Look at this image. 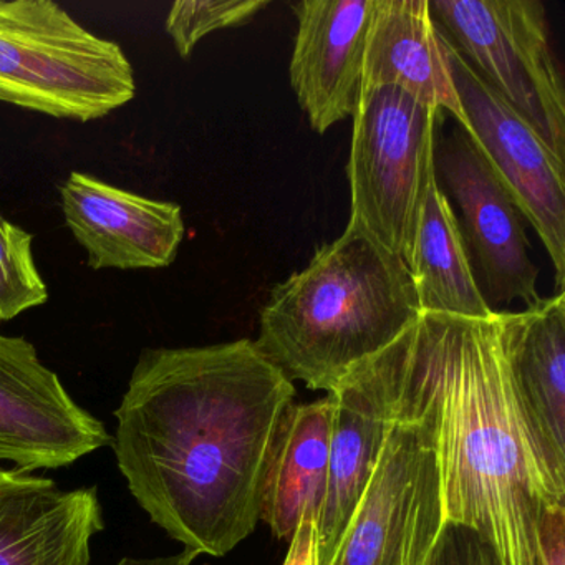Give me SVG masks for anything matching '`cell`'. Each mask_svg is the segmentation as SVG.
I'll return each instance as SVG.
<instances>
[{
  "instance_id": "1",
  "label": "cell",
  "mask_w": 565,
  "mask_h": 565,
  "mask_svg": "<svg viewBox=\"0 0 565 565\" xmlns=\"http://www.w3.org/2000/svg\"><path fill=\"white\" fill-rule=\"evenodd\" d=\"M292 380L254 340L145 349L115 409L114 449L135 501L188 551L223 557L260 521Z\"/></svg>"
},
{
  "instance_id": "2",
  "label": "cell",
  "mask_w": 565,
  "mask_h": 565,
  "mask_svg": "<svg viewBox=\"0 0 565 565\" xmlns=\"http://www.w3.org/2000/svg\"><path fill=\"white\" fill-rule=\"evenodd\" d=\"M398 340L409 388L435 433L446 524L478 534L499 565H541L542 518L565 505V478L515 395L502 313H422Z\"/></svg>"
},
{
  "instance_id": "3",
  "label": "cell",
  "mask_w": 565,
  "mask_h": 565,
  "mask_svg": "<svg viewBox=\"0 0 565 565\" xmlns=\"http://www.w3.org/2000/svg\"><path fill=\"white\" fill-rule=\"evenodd\" d=\"M422 316L409 267L360 224L323 244L274 287L260 312V352L287 379L332 392Z\"/></svg>"
},
{
  "instance_id": "4",
  "label": "cell",
  "mask_w": 565,
  "mask_h": 565,
  "mask_svg": "<svg viewBox=\"0 0 565 565\" xmlns=\"http://www.w3.org/2000/svg\"><path fill=\"white\" fill-rule=\"evenodd\" d=\"M135 95L134 67L120 45L51 0L0 2V102L85 124Z\"/></svg>"
},
{
  "instance_id": "5",
  "label": "cell",
  "mask_w": 565,
  "mask_h": 565,
  "mask_svg": "<svg viewBox=\"0 0 565 565\" xmlns=\"http://www.w3.org/2000/svg\"><path fill=\"white\" fill-rule=\"evenodd\" d=\"M443 111L392 85L363 88L353 115L347 180L350 221L409 267L426 191L435 178Z\"/></svg>"
},
{
  "instance_id": "6",
  "label": "cell",
  "mask_w": 565,
  "mask_h": 565,
  "mask_svg": "<svg viewBox=\"0 0 565 565\" xmlns=\"http://www.w3.org/2000/svg\"><path fill=\"white\" fill-rule=\"evenodd\" d=\"M399 413L330 565H428L446 527L431 422L406 379Z\"/></svg>"
},
{
  "instance_id": "7",
  "label": "cell",
  "mask_w": 565,
  "mask_h": 565,
  "mask_svg": "<svg viewBox=\"0 0 565 565\" xmlns=\"http://www.w3.org/2000/svg\"><path fill=\"white\" fill-rule=\"evenodd\" d=\"M462 61L565 163V90L539 0H428Z\"/></svg>"
},
{
  "instance_id": "8",
  "label": "cell",
  "mask_w": 565,
  "mask_h": 565,
  "mask_svg": "<svg viewBox=\"0 0 565 565\" xmlns=\"http://www.w3.org/2000/svg\"><path fill=\"white\" fill-rule=\"evenodd\" d=\"M438 186L451 204L476 282L488 306H534L539 269L531 259L524 216L471 135L456 127L436 143Z\"/></svg>"
},
{
  "instance_id": "9",
  "label": "cell",
  "mask_w": 565,
  "mask_h": 565,
  "mask_svg": "<svg viewBox=\"0 0 565 565\" xmlns=\"http://www.w3.org/2000/svg\"><path fill=\"white\" fill-rule=\"evenodd\" d=\"M443 44L468 124L466 131L501 178L524 220L534 227L554 266L557 290H564L565 163L552 154L505 102L479 81L445 39Z\"/></svg>"
},
{
  "instance_id": "10",
  "label": "cell",
  "mask_w": 565,
  "mask_h": 565,
  "mask_svg": "<svg viewBox=\"0 0 565 565\" xmlns=\"http://www.w3.org/2000/svg\"><path fill=\"white\" fill-rule=\"evenodd\" d=\"M111 441L29 340L0 333V461L28 472L67 468Z\"/></svg>"
},
{
  "instance_id": "11",
  "label": "cell",
  "mask_w": 565,
  "mask_h": 565,
  "mask_svg": "<svg viewBox=\"0 0 565 565\" xmlns=\"http://www.w3.org/2000/svg\"><path fill=\"white\" fill-rule=\"evenodd\" d=\"M395 345L356 365L332 392L329 484L317 521L319 565L332 564L399 413Z\"/></svg>"
},
{
  "instance_id": "12",
  "label": "cell",
  "mask_w": 565,
  "mask_h": 565,
  "mask_svg": "<svg viewBox=\"0 0 565 565\" xmlns=\"http://www.w3.org/2000/svg\"><path fill=\"white\" fill-rule=\"evenodd\" d=\"M65 223L92 269H161L174 263L186 226L180 204L150 200L74 171L61 188Z\"/></svg>"
},
{
  "instance_id": "13",
  "label": "cell",
  "mask_w": 565,
  "mask_h": 565,
  "mask_svg": "<svg viewBox=\"0 0 565 565\" xmlns=\"http://www.w3.org/2000/svg\"><path fill=\"white\" fill-rule=\"evenodd\" d=\"M376 0H302L290 85L319 135L353 117L363 92L366 39Z\"/></svg>"
},
{
  "instance_id": "14",
  "label": "cell",
  "mask_w": 565,
  "mask_h": 565,
  "mask_svg": "<svg viewBox=\"0 0 565 565\" xmlns=\"http://www.w3.org/2000/svg\"><path fill=\"white\" fill-rule=\"evenodd\" d=\"M104 529L97 486L68 491L47 476L0 468V565H90Z\"/></svg>"
},
{
  "instance_id": "15",
  "label": "cell",
  "mask_w": 565,
  "mask_h": 565,
  "mask_svg": "<svg viewBox=\"0 0 565 565\" xmlns=\"http://www.w3.org/2000/svg\"><path fill=\"white\" fill-rule=\"evenodd\" d=\"M502 342L515 395L548 465L565 478V294L502 310Z\"/></svg>"
},
{
  "instance_id": "16",
  "label": "cell",
  "mask_w": 565,
  "mask_h": 565,
  "mask_svg": "<svg viewBox=\"0 0 565 565\" xmlns=\"http://www.w3.org/2000/svg\"><path fill=\"white\" fill-rule=\"evenodd\" d=\"M392 85L468 128L428 0H376L366 39L363 88Z\"/></svg>"
},
{
  "instance_id": "17",
  "label": "cell",
  "mask_w": 565,
  "mask_h": 565,
  "mask_svg": "<svg viewBox=\"0 0 565 565\" xmlns=\"http://www.w3.org/2000/svg\"><path fill=\"white\" fill-rule=\"evenodd\" d=\"M333 403L329 395L292 405L284 416L260 495V521L292 539L303 521H319L329 484Z\"/></svg>"
},
{
  "instance_id": "18",
  "label": "cell",
  "mask_w": 565,
  "mask_h": 565,
  "mask_svg": "<svg viewBox=\"0 0 565 565\" xmlns=\"http://www.w3.org/2000/svg\"><path fill=\"white\" fill-rule=\"evenodd\" d=\"M422 313L484 319L495 313L476 282L448 198L433 178L426 191L412 264Z\"/></svg>"
},
{
  "instance_id": "19",
  "label": "cell",
  "mask_w": 565,
  "mask_h": 565,
  "mask_svg": "<svg viewBox=\"0 0 565 565\" xmlns=\"http://www.w3.org/2000/svg\"><path fill=\"white\" fill-rule=\"evenodd\" d=\"M34 236L0 213V322L44 306L49 289L32 253Z\"/></svg>"
},
{
  "instance_id": "20",
  "label": "cell",
  "mask_w": 565,
  "mask_h": 565,
  "mask_svg": "<svg viewBox=\"0 0 565 565\" xmlns=\"http://www.w3.org/2000/svg\"><path fill=\"white\" fill-rule=\"evenodd\" d=\"M269 0H178L168 12L164 29L181 58H190L201 39L236 28L259 14Z\"/></svg>"
},
{
  "instance_id": "21",
  "label": "cell",
  "mask_w": 565,
  "mask_h": 565,
  "mask_svg": "<svg viewBox=\"0 0 565 565\" xmlns=\"http://www.w3.org/2000/svg\"><path fill=\"white\" fill-rule=\"evenodd\" d=\"M428 565H499V561L478 534L446 524Z\"/></svg>"
},
{
  "instance_id": "22",
  "label": "cell",
  "mask_w": 565,
  "mask_h": 565,
  "mask_svg": "<svg viewBox=\"0 0 565 565\" xmlns=\"http://www.w3.org/2000/svg\"><path fill=\"white\" fill-rule=\"evenodd\" d=\"M539 564L565 565V505L551 509L542 518Z\"/></svg>"
},
{
  "instance_id": "23",
  "label": "cell",
  "mask_w": 565,
  "mask_h": 565,
  "mask_svg": "<svg viewBox=\"0 0 565 565\" xmlns=\"http://www.w3.org/2000/svg\"><path fill=\"white\" fill-rule=\"evenodd\" d=\"M284 565H319L316 522L303 521L299 525L296 534L290 539V547Z\"/></svg>"
},
{
  "instance_id": "24",
  "label": "cell",
  "mask_w": 565,
  "mask_h": 565,
  "mask_svg": "<svg viewBox=\"0 0 565 565\" xmlns=\"http://www.w3.org/2000/svg\"><path fill=\"white\" fill-rule=\"evenodd\" d=\"M198 557H200V554L184 548V551L178 552V554L161 555V557H124L115 565H193Z\"/></svg>"
}]
</instances>
